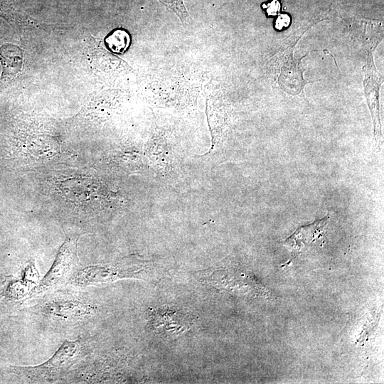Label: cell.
<instances>
[{"mask_svg": "<svg viewBox=\"0 0 384 384\" xmlns=\"http://www.w3.org/2000/svg\"><path fill=\"white\" fill-rule=\"evenodd\" d=\"M0 17L12 26L28 28L36 26V22L18 9L12 0H0Z\"/></svg>", "mask_w": 384, "mask_h": 384, "instance_id": "9c48e42d", "label": "cell"}, {"mask_svg": "<svg viewBox=\"0 0 384 384\" xmlns=\"http://www.w3.org/2000/svg\"><path fill=\"white\" fill-rule=\"evenodd\" d=\"M144 264L139 258L129 257L115 264L88 266L75 273L70 282L78 286H87L132 278L144 270Z\"/></svg>", "mask_w": 384, "mask_h": 384, "instance_id": "6da1fadb", "label": "cell"}, {"mask_svg": "<svg viewBox=\"0 0 384 384\" xmlns=\"http://www.w3.org/2000/svg\"><path fill=\"white\" fill-rule=\"evenodd\" d=\"M329 218V216L326 215L325 218L317 220L310 225L300 227L285 240V245L296 252L309 244V242H314L324 231L328 223Z\"/></svg>", "mask_w": 384, "mask_h": 384, "instance_id": "ba28073f", "label": "cell"}, {"mask_svg": "<svg viewBox=\"0 0 384 384\" xmlns=\"http://www.w3.org/2000/svg\"><path fill=\"white\" fill-rule=\"evenodd\" d=\"M292 50V49L289 50L281 68L278 83L280 88L285 92L297 95L303 91L304 86L309 82L304 78V69L301 63V60L306 55L302 58L295 59Z\"/></svg>", "mask_w": 384, "mask_h": 384, "instance_id": "52a82bcc", "label": "cell"}, {"mask_svg": "<svg viewBox=\"0 0 384 384\" xmlns=\"http://www.w3.org/2000/svg\"><path fill=\"white\" fill-rule=\"evenodd\" d=\"M0 92L7 88L22 70L23 50L11 43H0Z\"/></svg>", "mask_w": 384, "mask_h": 384, "instance_id": "8992f818", "label": "cell"}, {"mask_svg": "<svg viewBox=\"0 0 384 384\" xmlns=\"http://www.w3.org/2000/svg\"><path fill=\"white\" fill-rule=\"evenodd\" d=\"M289 23L290 17L287 14H281L276 21V27L280 30L284 27L288 26Z\"/></svg>", "mask_w": 384, "mask_h": 384, "instance_id": "5bb4252c", "label": "cell"}, {"mask_svg": "<svg viewBox=\"0 0 384 384\" xmlns=\"http://www.w3.org/2000/svg\"><path fill=\"white\" fill-rule=\"evenodd\" d=\"M106 43L112 51L122 53L128 47L129 37L124 31L117 30L107 38Z\"/></svg>", "mask_w": 384, "mask_h": 384, "instance_id": "30bf717a", "label": "cell"}, {"mask_svg": "<svg viewBox=\"0 0 384 384\" xmlns=\"http://www.w3.org/2000/svg\"><path fill=\"white\" fill-rule=\"evenodd\" d=\"M23 279L26 282L35 284L39 282V274L33 261L28 262L23 271Z\"/></svg>", "mask_w": 384, "mask_h": 384, "instance_id": "7c38bea8", "label": "cell"}, {"mask_svg": "<svg viewBox=\"0 0 384 384\" xmlns=\"http://www.w3.org/2000/svg\"><path fill=\"white\" fill-rule=\"evenodd\" d=\"M171 9L184 23L190 22L189 14L183 0H158Z\"/></svg>", "mask_w": 384, "mask_h": 384, "instance_id": "8fae6325", "label": "cell"}, {"mask_svg": "<svg viewBox=\"0 0 384 384\" xmlns=\"http://www.w3.org/2000/svg\"><path fill=\"white\" fill-rule=\"evenodd\" d=\"M79 350L78 341L65 340L53 356L41 365L31 367H14L29 374H48L70 364L78 354Z\"/></svg>", "mask_w": 384, "mask_h": 384, "instance_id": "277c9868", "label": "cell"}, {"mask_svg": "<svg viewBox=\"0 0 384 384\" xmlns=\"http://www.w3.org/2000/svg\"><path fill=\"white\" fill-rule=\"evenodd\" d=\"M262 6L268 14H276L279 11V3L277 0H273L267 4H263Z\"/></svg>", "mask_w": 384, "mask_h": 384, "instance_id": "4fadbf2b", "label": "cell"}, {"mask_svg": "<svg viewBox=\"0 0 384 384\" xmlns=\"http://www.w3.org/2000/svg\"><path fill=\"white\" fill-rule=\"evenodd\" d=\"M196 318L174 306H153L149 309L148 325L155 334L175 338L189 330Z\"/></svg>", "mask_w": 384, "mask_h": 384, "instance_id": "7a4b0ae2", "label": "cell"}, {"mask_svg": "<svg viewBox=\"0 0 384 384\" xmlns=\"http://www.w3.org/2000/svg\"><path fill=\"white\" fill-rule=\"evenodd\" d=\"M76 238H68L63 242L49 270L31 290V297L43 293L60 284L71 270L76 256Z\"/></svg>", "mask_w": 384, "mask_h": 384, "instance_id": "3957f363", "label": "cell"}, {"mask_svg": "<svg viewBox=\"0 0 384 384\" xmlns=\"http://www.w3.org/2000/svg\"><path fill=\"white\" fill-rule=\"evenodd\" d=\"M44 311L55 319L73 321L91 316L95 308L80 300L59 299L48 303Z\"/></svg>", "mask_w": 384, "mask_h": 384, "instance_id": "5b68a950", "label": "cell"}]
</instances>
